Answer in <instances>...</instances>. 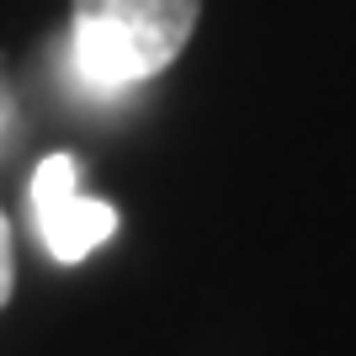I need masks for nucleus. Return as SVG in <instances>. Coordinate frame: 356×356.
Wrapping results in <instances>:
<instances>
[{"label":"nucleus","mask_w":356,"mask_h":356,"mask_svg":"<svg viewBox=\"0 0 356 356\" xmlns=\"http://www.w3.org/2000/svg\"><path fill=\"white\" fill-rule=\"evenodd\" d=\"M0 122H6V96H0Z\"/></svg>","instance_id":"nucleus-4"},{"label":"nucleus","mask_w":356,"mask_h":356,"mask_svg":"<svg viewBox=\"0 0 356 356\" xmlns=\"http://www.w3.org/2000/svg\"><path fill=\"white\" fill-rule=\"evenodd\" d=\"M11 287H16V250H11V223L0 213V309H6Z\"/></svg>","instance_id":"nucleus-3"},{"label":"nucleus","mask_w":356,"mask_h":356,"mask_svg":"<svg viewBox=\"0 0 356 356\" xmlns=\"http://www.w3.org/2000/svg\"><path fill=\"white\" fill-rule=\"evenodd\" d=\"M32 223L54 261H86L102 239L118 234V208L80 192L74 154H48L32 176Z\"/></svg>","instance_id":"nucleus-2"},{"label":"nucleus","mask_w":356,"mask_h":356,"mask_svg":"<svg viewBox=\"0 0 356 356\" xmlns=\"http://www.w3.org/2000/svg\"><path fill=\"white\" fill-rule=\"evenodd\" d=\"M202 0H74L70 22V64L90 96L154 80L192 43Z\"/></svg>","instance_id":"nucleus-1"}]
</instances>
